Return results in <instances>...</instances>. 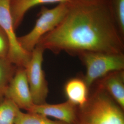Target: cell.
Instances as JSON below:
<instances>
[{
    "label": "cell",
    "instance_id": "obj_10",
    "mask_svg": "<svg viewBox=\"0 0 124 124\" xmlns=\"http://www.w3.org/2000/svg\"><path fill=\"white\" fill-rule=\"evenodd\" d=\"M72 0H10V8L15 31L20 25L27 12L36 5L54 3H70Z\"/></svg>",
    "mask_w": 124,
    "mask_h": 124
},
{
    "label": "cell",
    "instance_id": "obj_9",
    "mask_svg": "<svg viewBox=\"0 0 124 124\" xmlns=\"http://www.w3.org/2000/svg\"><path fill=\"white\" fill-rule=\"evenodd\" d=\"M97 82L124 110V70L111 72Z\"/></svg>",
    "mask_w": 124,
    "mask_h": 124
},
{
    "label": "cell",
    "instance_id": "obj_7",
    "mask_svg": "<svg viewBox=\"0 0 124 124\" xmlns=\"http://www.w3.org/2000/svg\"><path fill=\"white\" fill-rule=\"evenodd\" d=\"M5 98L13 102L20 109L27 111L34 104L24 68L17 67L5 92Z\"/></svg>",
    "mask_w": 124,
    "mask_h": 124
},
{
    "label": "cell",
    "instance_id": "obj_5",
    "mask_svg": "<svg viewBox=\"0 0 124 124\" xmlns=\"http://www.w3.org/2000/svg\"><path fill=\"white\" fill-rule=\"evenodd\" d=\"M44 52V49L37 45L25 68L33 103L36 105L46 103L49 93L48 82L42 69Z\"/></svg>",
    "mask_w": 124,
    "mask_h": 124
},
{
    "label": "cell",
    "instance_id": "obj_6",
    "mask_svg": "<svg viewBox=\"0 0 124 124\" xmlns=\"http://www.w3.org/2000/svg\"><path fill=\"white\" fill-rule=\"evenodd\" d=\"M10 0H0V26L8 37L9 51L7 59L18 67L25 68L31 57V53L21 47L16 35L10 8Z\"/></svg>",
    "mask_w": 124,
    "mask_h": 124
},
{
    "label": "cell",
    "instance_id": "obj_1",
    "mask_svg": "<svg viewBox=\"0 0 124 124\" xmlns=\"http://www.w3.org/2000/svg\"><path fill=\"white\" fill-rule=\"evenodd\" d=\"M37 45L58 54L85 52L124 53V36L109 0H72L61 23Z\"/></svg>",
    "mask_w": 124,
    "mask_h": 124
},
{
    "label": "cell",
    "instance_id": "obj_4",
    "mask_svg": "<svg viewBox=\"0 0 124 124\" xmlns=\"http://www.w3.org/2000/svg\"><path fill=\"white\" fill-rule=\"evenodd\" d=\"M78 56L85 67L83 79L89 88L111 72L124 70V53L85 52Z\"/></svg>",
    "mask_w": 124,
    "mask_h": 124
},
{
    "label": "cell",
    "instance_id": "obj_2",
    "mask_svg": "<svg viewBox=\"0 0 124 124\" xmlns=\"http://www.w3.org/2000/svg\"><path fill=\"white\" fill-rule=\"evenodd\" d=\"M79 124H124V110L97 83L79 108Z\"/></svg>",
    "mask_w": 124,
    "mask_h": 124
},
{
    "label": "cell",
    "instance_id": "obj_12",
    "mask_svg": "<svg viewBox=\"0 0 124 124\" xmlns=\"http://www.w3.org/2000/svg\"><path fill=\"white\" fill-rule=\"evenodd\" d=\"M17 67L7 58H0V103L4 99L5 92Z\"/></svg>",
    "mask_w": 124,
    "mask_h": 124
},
{
    "label": "cell",
    "instance_id": "obj_3",
    "mask_svg": "<svg viewBox=\"0 0 124 124\" xmlns=\"http://www.w3.org/2000/svg\"><path fill=\"white\" fill-rule=\"evenodd\" d=\"M69 6V3H60L52 8L42 7L32 30L26 35L18 37V43L23 49L31 53L40 39L53 31L62 21Z\"/></svg>",
    "mask_w": 124,
    "mask_h": 124
},
{
    "label": "cell",
    "instance_id": "obj_11",
    "mask_svg": "<svg viewBox=\"0 0 124 124\" xmlns=\"http://www.w3.org/2000/svg\"><path fill=\"white\" fill-rule=\"evenodd\" d=\"M64 92L68 100L80 108L87 101L89 88L83 79L75 78L67 82Z\"/></svg>",
    "mask_w": 124,
    "mask_h": 124
},
{
    "label": "cell",
    "instance_id": "obj_16",
    "mask_svg": "<svg viewBox=\"0 0 124 124\" xmlns=\"http://www.w3.org/2000/svg\"><path fill=\"white\" fill-rule=\"evenodd\" d=\"M9 51L8 37L4 30L0 26V58H7Z\"/></svg>",
    "mask_w": 124,
    "mask_h": 124
},
{
    "label": "cell",
    "instance_id": "obj_17",
    "mask_svg": "<svg viewBox=\"0 0 124 124\" xmlns=\"http://www.w3.org/2000/svg\"></svg>",
    "mask_w": 124,
    "mask_h": 124
},
{
    "label": "cell",
    "instance_id": "obj_8",
    "mask_svg": "<svg viewBox=\"0 0 124 124\" xmlns=\"http://www.w3.org/2000/svg\"><path fill=\"white\" fill-rule=\"evenodd\" d=\"M27 112L34 113L52 117L69 124H79V107L69 100L58 104L47 102L34 104Z\"/></svg>",
    "mask_w": 124,
    "mask_h": 124
},
{
    "label": "cell",
    "instance_id": "obj_14",
    "mask_svg": "<svg viewBox=\"0 0 124 124\" xmlns=\"http://www.w3.org/2000/svg\"><path fill=\"white\" fill-rule=\"evenodd\" d=\"M20 109L13 102L5 98L0 103V124H14Z\"/></svg>",
    "mask_w": 124,
    "mask_h": 124
},
{
    "label": "cell",
    "instance_id": "obj_15",
    "mask_svg": "<svg viewBox=\"0 0 124 124\" xmlns=\"http://www.w3.org/2000/svg\"><path fill=\"white\" fill-rule=\"evenodd\" d=\"M116 22L121 35L124 36V0H109Z\"/></svg>",
    "mask_w": 124,
    "mask_h": 124
},
{
    "label": "cell",
    "instance_id": "obj_13",
    "mask_svg": "<svg viewBox=\"0 0 124 124\" xmlns=\"http://www.w3.org/2000/svg\"><path fill=\"white\" fill-rule=\"evenodd\" d=\"M14 124H69L59 120H51L48 117L37 113L18 111Z\"/></svg>",
    "mask_w": 124,
    "mask_h": 124
}]
</instances>
